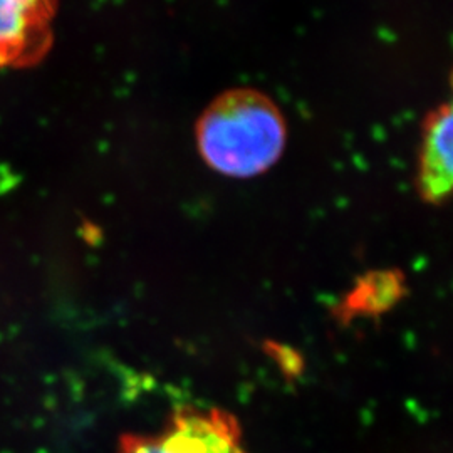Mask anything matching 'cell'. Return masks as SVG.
I'll return each mask as SVG.
<instances>
[{
  "instance_id": "6da1fadb",
  "label": "cell",
  "mask_w": 453,
  "mask_h": 453,
  "mask_svg": "<svg viewBox=\"0 0 453 453\" xmlns=\"http://www.w3.org/2000/svg\"><path fill=\"white\" fill-rule=\"evenodd\" d=\"M288 127L274 101L257 89H230L213 99L196 123L200 157L230 179H252L284 153Z\"/></svg>"
},
{
  "instance_id": "7a4b0ae2",
  "label": "cell",
  "mask_w": 453,
  "mask_h": 453,
  "mask_svg": "<svg viewBox=\"0 0 453 453\" xmlns=\"http://www.w3.org/2000/svg\"><path fill=\"white\" fill-rule=\"evenodd\" d=\"M119 453H247L239 421L220 408L177 410L158 434H131Z\"/></svg>"
},
{
  "instance_id": "3957f363",
  "label": "cell",
  "mask_w": 453,
  "mask_h": 453,
  "mask_svg": "<svg viewBox=\"0 0 453 453\" xmlns=\"http://www.w3.org/2000/svg\"><path fill=\"white\" fill-rule=\"evenodd\" d=\"M58 0H0V67L37 65L52 44Z\"/></svg>"
},
{
  "instance_id": "277c9868",
  "label": "cell",
  "mask_w": 453,
  "mask_h": 453,
  "mask_svg": "<svg viewBox=\"0 0 453 453\" xmlns=\"http://www.w3.org/2000/svg\"><path fill=\"white\" fill-rule=\"evenodd\" d=\"M452 106L443 104L426 118L423 127L417 187L425 202L438 205L452 192Z\"/></svg>"
},
{
  "instance_id": "5b68a950",
  "label": "cell",
  "mask_w": 453,
  "mask_h": 453,
  "mask_svg": "<svg viewBox=\"0 0 453 453\" xmlns=\"http://www.w3.org/2000/svg\"><path fill=\"white\" fill-rule=\"evenodd\" d=\"M405 294V279L400 271H374L363 275L341 303L344 321L355 316H376L393 308Z\"/></svg>"
}]
</instances>
